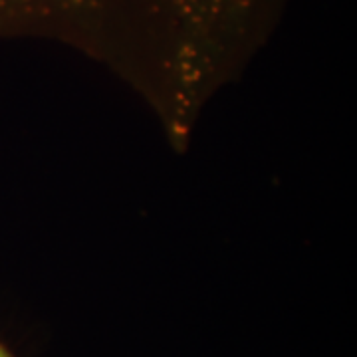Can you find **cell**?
Here are the masks:
<instances>
[{
    "instance_id": "7a4b0ae2",
    "label": "cell",
    "mask_w": 357,
    "mask_h": 357,
    "mask_svg": "<svg viewBox=\"0 0 357 357\" xmlns=\"http://www.w3.org/2000/svg\"><path fill=\"white\" fill-rule=\"evenodd\" d=\"M0 357H16V356H14L13 351H10V349H8L6 345L0 342Z\"/></svg>"
},
{
    "instance_id": "6da1fadb",
    "label": "cell",
    "mask_w": 357,
    "mask_h": 357,
    "mask_svg": "<svg viewBox=\"0 0 357 357\" xmlns=\"http://www.w3.org/2000/svg\"><path fill=\"white\" fill-rule=\"evenodd\" d=\"M290 0H0V40H46L137 93L185 153L203 112L238 82Z\"/></svg>"
}]
</instances>
